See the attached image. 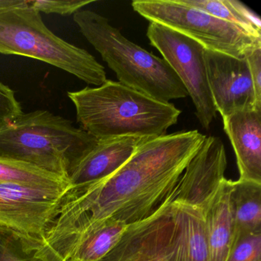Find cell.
<instances>
[{
  "mask_svg": "<svg viewBox=\"0 0 261 261\" xmlns=\"http://www.w3.org/2000/svg\"><path fill=\"white\" fill-rule=\"evenodd\" d=\"M97 140L48 111L22 114L0 129V158L27 163L68 180Z\"/></svg>",
  "mask_w": 261,
  "mask_h": 261,
  "instance_id": "cell-3",
  "label": "cell"
},
{
  "mask_svg": "<svg viewBox=\"0 0 261 261\" xmlns=\"http://www.w3.org/2000/svg\"><path fill=\"white\" fill-rule=\"evenodd\" d=\"M28 1L23 0H0V11L25 5Z\"/></svg>",
  "mask_w": 261,
  "mask_h": 261,
  "instance_id": "cell-26",
  "label": "cell"
},
{
  "mask_svg": "<svg viewBox=\"0 0 261 261\" xmlns=\"http://www.w3.org/2000/svg\"><path fill=\"white\" fill-rule=\"evenodd\" d=\"M149 138L152 137L124 136L99 140L68 175L69 187L96 182L111 176Z\"/></svg>",
  "mask_w": 261,
  "mask_h": 261,
  "instance_id": "cell-13",
  "label": "cell"
},
{
  "mask_svg": "<svg viewBox=\"0 0 261 261\" xmlns=\"http://www.w3.org/2000/svg\"><path fill=\"white\" fill-rule=\"evenodd\" d=\"M245 59L250 70L256 105L261 108V46L252 50Z\"/></svg>",
  "mask_w": 261,
  "mask_h": 261,
  "instance_id": "cell-24",
  "label": "cell"
},
{
  "mask_svg": "<svg viewBox=\"0 0 261 261\" xmlns=\"http://www.w3.org/2000/svg\"><path fill=\"white\" fill-rule=\"evenodd\" d=\"M22 114V107L16 100L14 91L0 82V129L11 124Z\"/></svg>",
  "mask_w": 261,
  "mask_h": 261,
  "instance_id": "cell-23",
  "label": "cell"
},
{
  "mask_svg": "<svg viewBox=\"0 0 261 261\" xmlns=\"http://www.w3.org/2000/svg\"><path fill=\"white\" fill-rule=\"evenodd\" d=\"M0 182L14 183L36 189L66 190L68 180L21 162L0 158Z\"/></svg>",
  "mask_w": 261,
  "mask_h": 261,
  "instance_id": "cell-18",
  "label": "cell"
},
{
  "mask_svg": "<svg viewBox=\"0 0 261 261\" xmlns=\"http://www.w3.org/2000/svg\"><path fill=\"white\" fill-rule=\"evenodd\" d=\"M222 120L236 155L239 179L261 184V109L240 111Z\"/></svg>",
  "mask_w": 261,
  "mask_h": 261,
  "instance_id": "cell-12",
  "label": "cell"
},
{
  "mask_svg": "<svg viewBox=\"0 0 261 261\" xmlns=\"http://www.w3.org/2000/svg\"><path fill=\"white\" fill-rule=\"evenodd\" d=\"M234 234L261 232V184L238 179L230 192Z\"/></svg>",
  "mask_w": 261,
  "mask_h": 261,
  "instance_id": "cell-17",
  "label": "cell"
},
{
  "mask_svg": "<svg viewBox=\"0 0 261 261\" xmlns=\"http://www.w3.org/2000/svg\"><path fill=\"white\" fill-rule=\"evenodd\" d=\"M0 261H42L35 254L27 236L0 227Z\"/></svg>",
  "mask_w": 261,
  "mask_h": 261,
  "instance_id": "cell-20",
  "label": "cell"
},
{
  "mask_svg": "<svg viewBox=\"0 0 261 261\" xmlns=\"http://www.w3.org/2000/svg\"><path fill=\"white\" fill-rule=\"evenodd\" d=\"M232 182V180L225 178L202 211L209 261H226L234 238V220L230 201Z\"/></svg>",
  "mask_w": 261,
  "mask_h": 261,
  "instance_id": "cell-15",
  "label": "cell"
},
{
  "mask_svg": "<svg viewBox=\"0 0 261 261\" xmlns=\"http://www.w3.org/2000/svg\"><path fill=\"white\" fill-rule=\"evenodd\" d=\"M230 6L234 9L235 11L247 22L250 24L256 32L261 33V21L256 13L252 11L248 7L238 0H229Z\"/></svg>",
  "mask_w": 261,
  "mask_h": 261,
  "instance_id": "cell-25",
  "label": "cell"
},
{
  "mask_svg": "<svg viewBox=\"0 0 261 261\" xmlns=\"http://www.w3.org/2000/svg\"><path fill=\"white\" fill-rule=\"evenodd\" d=\"M179 2L204 12L217 19L233 24L250 36L261 39V33L256 32L235 11L229 0H179Z\"/></svg>",
  "mask_w": 261,
  "mask_h": 261,
  "instance_id": "cell-19",
  "label": "cell"
},
{
  "mask_svg": "<svg viewBox=\"0 0 261 261\" xmlns=\"http://www.w3.org/2000/svg\"><path fill=\"white\" fill-rule=\"evenodd\" d=\"M93 0H67V1H51V0H36L29 1L30 7L39 13L46 14H58L61 16L75 14L81 9L93 4Z\"/></svg>",
  "mask_w": 261,
  "mask_h": 261,
  "instance_id": "cell-22",
  "label": "cell"
},
{
  "mask_svg": "<svg viewBox=\"0 0 261 261\" xmlns=\"http://www.w3.org/2000/svg\"><path fill=\"white\" fill-rule=\"evenodd\" d=\"M205 137L189 130L149 138L111 176L68 188L42 238L30 240L36 256L66 261L76 239L97 223L114 218L130 225L149 218L175 192Z\"/></svg>",
  "mask_w": 261,
  "mask_h": 261,
  "instance_id": "cell-1",
  "label": "cell"
},
{
  "mask_svg": "<svg viewBox=\"0 0 261 261\" xmlns=\"http://www.w3.org/2000/svg\"><path fill=\"white\" fill-rule=\"evenodd\" d=\"M128 225L107 218L90 227L76 239L66 261H98L116 244Z\"/></svg>",
  "mask_w": 261,
  "mask_h": 261,
  "instance_id": "cell-16",
  "label": "cell"
},
{
  "mask_svg": "<svg viewBox=\"0 0 261 261\" xmlns=\"http://www.w3.org/2000/svg\"><path fill=\"white\" fill-rule=\"evenodd\" d=\"M0 53L37 59L97 87L108 80L103 65L86 50L48 30L29 1L0 11Z\"/></svg>",
  "mask_w": 261,
  "mask_h": 261,
  "instance_id": "cell-5",
  "label": "cell"
},
{
  "mask_svg": "<svg viewBox=\"0 0 261 261\" xmlns=\"http://www.w3.org/2000/svg\"><path fill=\"white\" fill-rule=\"evenodd\" d=\"M169 241L173 261H209L202 212L173 198L170 202Z\"/></svg>",
  "mask_w": 261,
  "mask_h": 261,
  "instance_id": "cell-14",
  "label": "cell"
},
{
  "mask_svg": "<svg viewBox=\"0 0 261 261\" xmlns=\"http://www.w3.org/2000/svg\"><path fill=\"white\" fill-rule=\"evenodd\" d=\"M204 57L212 100L222 118L240 111L261 109L256 105L246 59L206 49Z\"/></svg>",
  "mask_w": 261,
  "mask_h": 261,
  "instance_id": "cell-9",
  "label": "cell"
},
{
  "mask_svg": "<svg viewBox=\"0 0 261 261\" xmlns=\"http://www.w3.org/2000/svg\"><path fill=\"white\" fill-rule=\"evenodd\" d=\"M74 21L122 85L161 101L189 97L167 62L136 45L92 10H80Z\"/></svg>",
  "mask_w": 261,
  "mask_h": 261,
  "instance_id": "cell-4",
  "label": "cell"
},
{
  "mask_svg": "<svg viewBox=\"0 0 261 261\" xmlns=\"http://www.w3.org/2000/svg\"><path fill=\"white\" fill-rule=\"evenodd\" d=\"M133 9L149 22L160 24L201 44L206 50L245 59L261 46L256 39L230 22L181 4L179 0H135Z\"/></svg>",
  "mask_w": 261,
  "mask_h": 261,
  "instance_id": "cell-6",
  "label": "cell"
},
{
  "mask_svg": "<svg viewBox=\"0 0 261 261\" xmlns=\"http://www.w3.org/2000/svg\"><path fill=\"white\" fill-rule=\"evenodd\" d=\"M174 195L175 192L149 218L128 225L117 244L98 261H173L169 234Z\"/></svg>",
  "mask_w": 261,
  "mask_h": 261,
  "instance_id": "cell-11",
  "label": "cell"
},
{
  "mask_svg": "<svg viewBox=\"0 0 261 261\" xmlns=\"http://www.w3.org/2000/svg\"><path fill=\"white\" fill-rule=\"evenodd\" d=\"M227 160L222 140L206 136L201 147L185 169L173 200L202 212L225 179Z\"/></svg>",
  "mask_w": 261,
  "mask_h": 261,
  "instance_id": "cell-10",
  "label": "cell"
},
{
  "mask_svg": "<svg viewBox=\"0 0 261 261\" xmlns=\"http://www.w3.org/2000/svg\"><path fill=\"white\" fill-rule=\"evenodd\" d=\"M226 261H261V232L234 234Z\"/></svg>",
  "mask_w": 261,
  "mask_h": 261,
  "instance_id": "cell-21",
  "label": "cell"
},
{
  "mask_svg": "<svg viewBox=\"0 0 261 261\" xmlns=\"http://www.w3.org/2000/svg\"><path fill=\"white\" fill-rule=\"evenodd\" d=\"M66 190L0 182V227L36 239L42 238Z\"/></svg>",
  "mask_w": 261,
  "mask_h": 261,
  "instance_id": "cell-8",
  "label": "cell"
},
{
  "mask_svg": "<svg viewBox=\"0 0 261 261\" xmlns=\"http://www.w3.org/2000/svg\"><path fill=\"white\" fill-rule=\"evenodd\" d=\"M146 36L181 81L192 99L200 124L208 129L218 112L207 82L205 48L193 39L155 22H149Z\"/></svg>",
  "mask_w": 261,
  "mask_h": 261,
  "instance_id": "cell-7",
  "label": "cell"
},
{
  "mask_svg": "<svg viewBox=\"0 0 261 261\" xmlns=\"http://www.w3.org/2000/svg\"><path fill=\"white\" fill-rule=\"evenodd\" d=\"M68 96L75 107L81 129L97 141L124 136L161 137L176 124L181 114L169 102L111 80Z\"/></svg>",
  "mask_w": 261,
  "mask_h": 261,
  "instance_id": "cell-2",
  "label": "cell"
}]
</instances>
